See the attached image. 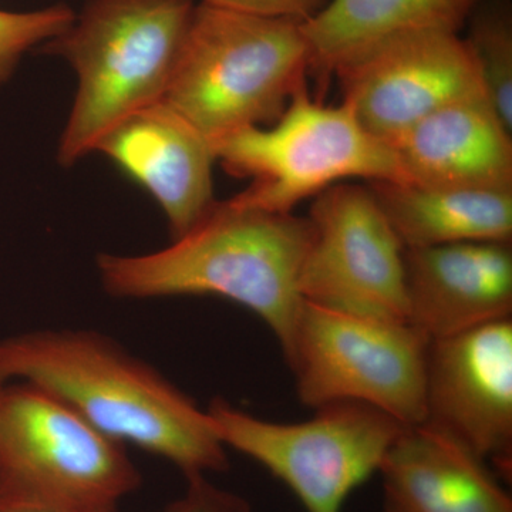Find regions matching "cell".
Returning <instances> with one entry per match:
<instances>
[{
	"mask_svg": "<svg viewBox=\"0 0 512 512\" xmlns=\"http://www.w3.org/2000/svg\"><path fill=\"white\" fill-rule=\"evenodd\" d=\"M430 339L407 322L302 302L284 353L302 404H367L403 426L421 424Z\"/></svg>",
	"mask_w": 512,
	"mask_h": 512,
	"instance_id": "ba28073f",
	"label": "cell"
},
{
	"mask_svg": "<svg viewBox=\"0 0 512 512\" xmlns=\"http://www.w3.org/2000/svg\"><path fill=\"white\" fill-rule=\"evenodd\" d=\"M96 151L153 195L173 239L190 231L217 202L211 141L164 101L121 121Z\"/></svg>",
	"mask_w": 512,
	"mask_h": 512,
	"instance_id": "4fadbf2b",
	"label": "cell"
},
{
	"mask_svg": "<svg viewBox=\"0 0 512 512\" xmlns=\"http://www.w3.org/2000/svg\"><path fill=\"white\" fill-rule=\"evenodd\" d=\"M407 323L427 339L512 319V241L404 249Z\"/></svg>",
	"mask_w": 512,
	"mask_h": 512,
	"instance_id": "7c38bea8",
	"label": "cell"
},
{
	"mask_svg": "<svg viewBox=\"0 0 512 512\" xmlns=\"http://www.w3.org/2000/svg\"><path fill=\"white\" fill-rule=\"evenodd\" d=\"M423 423L437 427L512 473V319L430 340Z\"/></svg>",
	"mask_w": 512,
	"mask_h": 512,
	"instance_id": "8fae6325",
	"label": "cell"
},
{
	"mask_svg": "<svg viewBox=\"0 0 512 512\" xmlns=\"http://www.w3.org/2000/svg\"><path fill=\"white\" fill-rule=\"evenodd\" d=\"M211 144L229 174L251 178L231 201L254 210L288 214L350 178L409 181L394 148L367 131L350 104L325 106L306 84L275 123L241 128Z\"/></svg>",
	"mask_w": 512,
	"mask_h": 512,
	"instance_id": "5b68a950",
	"label": "cell"
},
{
	"mask_svg": "<svg viewBox=\"0 0 512 512\" xmlns=\"http://www.w3.org/2000/svg\"><path fill=\"white\" fill-rule=\"evenodd\" d=\"M10 377L55 394L110 439L165 458L185 477L228 470V448L207 410L103 333L46 329L2 339L0 379Z\"/></svg>",
	"mask_w": 512,
	"mask_h": 512,
	"instance_id": "6da1fadb",
	"label": "cell"
},
{
	"mask_svg": "<svg viewBox=\"0 0 512 512\" xmlns=\"http://www.w3.org/2000/svg\"><path fill=\"white\" fill-rule=\"evenodd\" d=\"M192 0H90L43 45L73 67L77 92L57 147L63 167L117 124L163 101L194 13Z\"/></svg>",
	"mask_w": 512,
	"mask_h": 512,
	"instance_id": "3957f363",
	"label": "cell"
},
{
	"mask_svg": "<svg viewBox=\"0 0 512 512\" xmlns=\"http://www.w3.org/2000/svg\"><path fill=\"white\" fill-rule=\"evenodd\" d=\"M302 25L198 3L164 103L211 143L275 123L311 76Z\"/></svg>",
	"mask_w": 512,
	"mask_h": 512,
	"instance_id": "277c9868",
	"label": "cell"
},
{
	"mask_svg": "<svg viewBox=\"0 0 512 512\" xmlns=\"http://www.w3.org/2000/svg\"><path fill=\"white\" fill-rule=\"evenodd\" d=\"M480 0H329L303 23L311 74L320 83L342 64L393 37L463 32Z\"/></svg>",
	"mask_w": 512,
	"mask_h": 512,
	"instance_id": "2e32d148",
	"label": "cell"
},
{
	"mask_svg": "<svg viewBox=\"0 0 512 512\" xmlns=\"http://www.w3.org/2000/svg\"><path fill=\"white\" fill-rule=\"evenodd\" d=\"M299 272L303 301L365 318L407 322L404 247L369 185L339 183L309 210Z\"/></svg>",
	"mask_w": 512,
	"mask_h": 512,
	"instance_id": "9c48e42d",
	"label": "cell"
},
{
	"mask_svg": "<svg viewBox=\"0 0 512 512\" xmlns=\"http://www.w3.org/2000/svg\"><path fill=\"white\" fill-rule=\"evenodd\" d=\"M311 234L308 217L217 201L170 247L101 254L97 269L114 298L218 296L238 303L271 329L284 355L303 302L299 272Z\"/></svg>",
	"mask_w": 512,
	"mask_h": 512,
	"instance_id": "7a4b0ae2",
	"label": "cell"
},
{
	"mask_svg": "<svg viewBox=\"0 0 512 512\" xmlns=\"http://www.w3.org/2000/svg\"><path fill=\"white\" fill-rule=\"evenodd\" d=\"M126 446L55 394L0 384V500L79 512H119L141 487Z\"/></svg>",
	"mask_w": 512,
	"mask_h": 512,
	"instance_id": "8992f818",
	"label": "cell"
},
{
	"mask_svg": "<svg viewBox=\"0 0 512 512\" xmlns=\"http://www.w3.org/2000/svg\"><path fill=\"white\" fill-rule=\"evenodd\" d=\"M379 474L383 512H512L487 461L427 423L403 430Z\"/></svg>",
	"mask_w": 512,
	"mask_h": 512,
	"instance_id": "5bb4252c",
	"label": "cell"
},
{
	"mask_svg": "<svg viewBox=\"0 0 512 512\" xmlns=\"http://www.w3.org/2000/svg\"><path fill=\"white\" fill-rule=\"evenodd\" d=\"M185 478L184 493L163 512H254L244 497L212 483L204 474Z\"/></svg>",
	"mask_w": 512,
	"mask_h": 512,
	"instance_id": "ffe728a7",
	"label": "cell"
},
{
	"mask_svg": "<svg viewBox=\"0 0 512 512\" xmlns=\"http://www.w3.org/2000/svg\"><path fill=\"white\" fill-rule=\"evenodd\" d=\"M227 448L261 464L296 495L306 512H343L350 494L379 473L406 426L367 404L338 402L301 423H278L224 399L207 407Z\"/></svg>",
	"mask_w": 512,
	"mask_h": 512,
	"instance_id": "52a82bcc",
	"label": "cell"
},
{
	"mask_svg": "<svg viewBox=\"0 0 512 512\" xmlns=\"http://www.w3.org/2000/svg\"><path fill=\"white\" fill-rule=\"evenodd\" d=\"M0 512H79V511L57 510V508L39 507V505L12 503V501L0 500Z\"/></svg>",
	"mask_w": 512,
	"mask_h": 512,
	"instance_id": "7402d4cb",
	"label": "cell"
},
{
	"mask_svg": "<svg viewBox=\"0 0 512 512\" xmlns=\"http://www.w3.org/2000/svg\"><path fill=\"white\" fill-rule=\"evenodd\" d=\"M367 185L404 249L512 241V191L414 181Z\"/></svg>",
	"mask_w": 512,
	"mask_h": 512,
	"instance_id": "e0dca14e",
	"label": "cell"
},
{
	"mask_svg": "<svg viewBox=\"0 0 512 512\" xmlns=\"http://www.w3.org/2000/svg\"><path fill=\"white\" fill-rule=\"evenodd\" d=\"M464 42L476 62L485 96L512 130L511 0H480L468 18Z\"/></svg>",
	"mask_w": 512,
	"mask_h": 512,
	"instance_id": "ac0fdd59",
	"label": "cell"
},
{
	"mask_svg": "<svg viewBox=\"0 0 512 512\" xmlns=\"http://www.w3.org/2000/svg\"><path fill=\"white\" fill-rule=\"evenodd\" d=\"M76 13L63 3L28 12L0 9V83L29 50L46 45L72 25Z\"/></svg>",
	"mask_w": 512,
	"mask_h": 512,
	"instance_id": "d6986e66",
	"label": "cell"
},
{
	"mask_svg": "<svg viewBox=\"0 0 512 512\" xmlns=\"http://www.w3.org/2000/svg\"><path fill=\"white\" fill-rule=\"evenodd\" d=\"M208 5L249 15L296 20L305 23L325 8L329 0H201Z\"/></svg>",
	"mask_w": 512,
	"mask_h": 512,
	"instance_id": "44dd1931",
	"label": "cell"
},
{
	"mask_svg": "<svg viewBox=\"0 0 512 512\" xmlns=\"http://www.w3.org/2000/svg\"><path fill=\"white\" fill-rule=\"evenodd\" d=\"M333 76L360 123L389 146L448 104L487 97L460 33L393 37L342 64Z\"/></svg>",
	"mask_w": 512,
	"mask_h": 512,
	"instance_id": "30bf717a",
	"label": "cell"
},
{
	"mask_svg": "<svg viewBox=\"0 0 512 512\" xmlns=\"http://www.w3.org/2000/svg\"><path fill=\"white\" fill-rule=\"evenodd\" d=\"M2 383H3V380H2V379H0V384H2Z\"/></svg>",
	"mask_w": 512,
	"mask_h": 512,
	"instance_id": "603a6c76",
	"label": "cell"
},
{
	"mask_svg": "<svg viewBox=\"0 0 512 512\" xmlns=\"http://www.w3.org/2000/svg\"><path fill=\"white\" fill-rule=\"evenodd\" d=\"M392 147L414 183L512 191V130L487 97L448 104Z\"/></svg>",
	"mask_w": 512,
	"mask_h": 512,
	"instance_id": "9a60e30c",
	"label": "cell"
}]
</instances>
